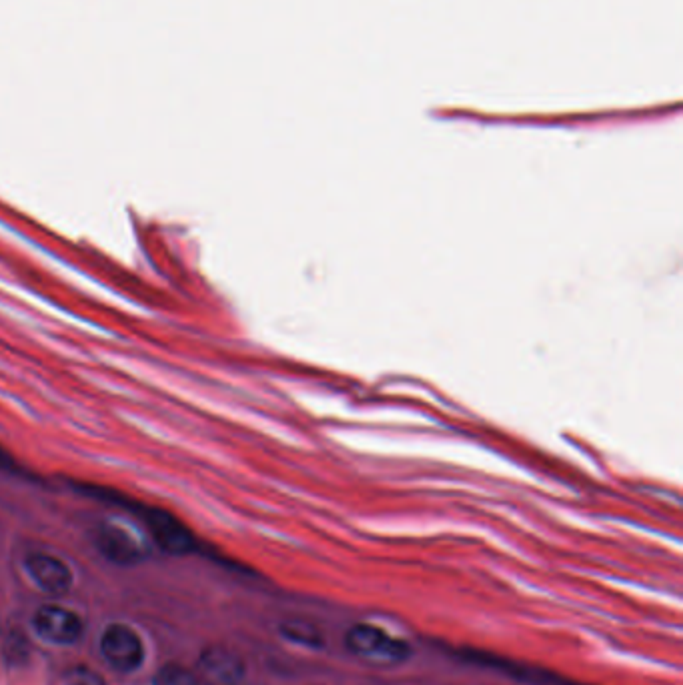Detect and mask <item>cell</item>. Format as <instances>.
Instances as JSON below:
<instances>
[{
    "label": "cell",
    "instance_id": "6",
    "mask_svg": "<svg viewBox=\"0 0 683 685\" xmlns=\"http://www.w3.org/2000/svg\"><path fill=\"white\" fill-rule=\"evenodd\" d=\"M101 545H103L105 553L117 561H129V559L137 557L141 551L139 543L131 537V533L121 529V527H115V525L107 527L103 531Z\"/></svg>",
    "mask_w": 683,
    "mask_h": 685
},
{
    "label": "cell",
    "instance_id": "7",
    "mask_svg": "<svg viewBox=\"0 0 683 685\" xmlns=\"http://www.w3.org/2000/svg\"><path fill=\"white\" fill-rule=\"evenodd\" d=\"M153 531L157 535V539L161 541V545H165L167 549L171 551H183L189 543V535L187 531L175 523L171 517L159 513L155 519H153Z\"/></svg>",
    "mask_w": 683,
    "mask_h": 685
},
{
    "label": "cell",
    "instance_id": "3",
    "mask_svg": "<svg viewBox=\"0 0 683 685\" xmlns=\"http://www.w3.org/2000/svg\"><path fill=\"white\" fill-rule=\"evenodd\" d=\"M33 623H35L37 633L45 641L57 643V645H71L83 633V623H81L79 615L69 611V609L57 607V605L41 607L37 611Z\"/></svg>",
    "mask_w": 683,
    "mask_h": 685
},
{
    "label": "cell",
    "instance_id": "1",
    "mask_svg": "<svg viewBox=\"0 0 683 685\" xmlns=\"http://www.w3.org/2000/svg\"><path fill=\"white\" fill-rule=\"evenodd\" d=\"M345 645L353 655L379 665L399 663L409 657L407 643L367 623L353 625L345 635Z\"/></svg>",
    "mask_w": 683,
    "mask_h": 685
},
{
    "label": "cell",
    "instance_id": "2",
    "mask_svg": "<svg viewBox=\"0 0 683 685\" xmlns=\"http://www.w3.org/2000/svg\"><path fill=\"white\" fill-rule=\"evenodd\" d=\"M101 651L107 663L121 673H133L143 665L145 647L141 637L127 625H111L101 639Z\"/></svg>",
    "mask_w": 683,
    "mask_h": 685
},
{
    "label": "cell",
    "instance_id": "9",
    "mask_svg": "<svg viewBox=\"0 0 683 685\" xmlns=\"http://www.w3.org/2000/svg\"><path fill=\"white\" fill-rule=\"evenodd\" d=\"M155 685H199V679L187 667L177 665V663H167L157 671Z\"/></svg>",
    "mask_w": 683,
    "mask_h": 685
},
{
    "label": "cell",
    "instance_id": "5",
    "mask_svg": "<svg viewBox=\"0 0 683 685\" xmlns=\"http://www.w3.org/2000/svg\"><path fill=\"white\" fill-rule=\"evenodd\" d=\"M201 671L213 685H235L243 677V663L233 651L211 647L201 657Z\"/></svg>",
    "mask_w": 683,
    "mask_h": 685
},
{
    "label": "cell",
    "instance_id": "8",
    "mask_svg": "<svg viewBox=\"0 0 683 685\" xmlns=\"http://www.w3.org/2000/svg\"><path fill=\"white\" fill-rule=\"evenodd\" d=\"M281 631L285 633V637L289 641H295V643H301V645H309V647H319L321 639H323L319 629L313 623L303 621V619H295V621L283 623Z\"/></svg>",
    "mask_w": 683,
    "mask_h": 685
},
{
    "label": "cell",
    "instance_id": "4",
    "mask_svg": "<svg viewBox=\"0 0 683 685\" xmlns=\"http://www.w3.org/2000/svg\"><path fill=\"white\" fill-rule=\"evenodd\" d=\"M27 571L33 577V581L41 589H45L47 593L61 595L73 583V575H71V569L67 567V563H63L61 559L47 555V553L29 555Z\"/></svg>",
    "mask_w": 683,
    "mask_h": 685
},
{
    "label": "cell",
    "instance_id": "10",
    "mask_svg": "<svg viewBox=\"0 0 683 685\" xmlns=\"http://www.w3.org/2000/svg\"><path fill=\"white\" fill-rule=\"evenodd\" d=\"M67 683L69 685H109L105 681V677H101L99 673H95L89 667H73L67 673Z\"/></svg>",
    "mask_w": 683,
    "mask_h": 685
}]
</instances>
